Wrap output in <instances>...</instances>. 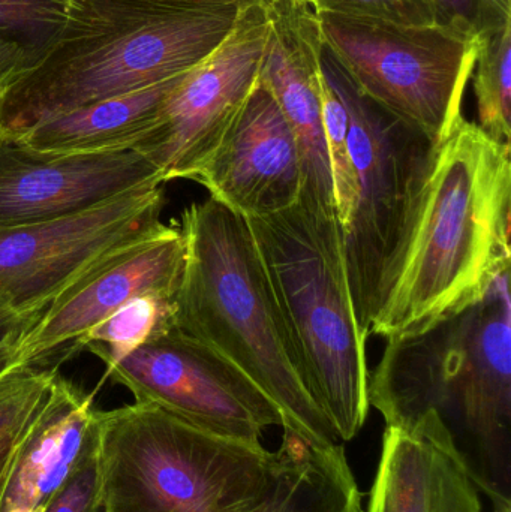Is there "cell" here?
Wrapping results in <instances>:
<instances>
[{"label": "cell", "mask_w": 511, "mask_h": 512, "mask_svg": "<svg viewBox=\"0 0 511 512\" xmlns=\"http://www.w3.org/2000/svg\"><path fill=\"white\" fill-rule=\"evenodd\" d=\"M369 403L386 426L437 412L479 489L494 505L510 502V268L467 306L387 340Z\"/></svg>", "instance_id": "1"}, {"label": "cell", "mask_w": 511, "mask_h": 512, "mask_svg": "<svg viewBox=\"0 0 511 512\" xmlns=\"http://www.w3.org/2000/svg\"><path fill=\"white\" fill-rule=\"evenodd\" d=\"M182 279L174 297L176 327L242 370L273 400L282 429L318 448L338 438L309 396L299 357L245 218L213 198L183 210Z\"/></svg>", "instance_id": "2"}, {"label": "cell", "mask_w": 511, "mask_h": 512, "mask_svg": "<svg viewBox=\"0 0 511 512\" xmlns=\"http://www.w3.org/2000/svg\"><path fill=\"white\" fill-rule=\"evenodd\" d=\"M246 3L173 11L81 0L44 57L0 90V137L191 71L227 39Z\"/></svg>", "instance_id": "3"}, {"label": "cell", "mask_w": 511, "mask_h": 512, "mask_svg": "<svg viewBox=\"0 0 511 512\" xmlns=\"http://www.w3.org/2000/svg\"><path fill=\"white\" fill-rule=\"evenodd\" d=\"M511 146L459 117L441 141L419 227L371 336H408L510 268Z\"/></svg>", "instance_id": "4"}, {"label": "cell", "mask_w": 511, "mask_h": 512, "mask_svg": "<svg viewBox=\"0 0 511 512\" xmlns=\"http://www.w3.org/2000/svg\"><path fill=\"white\" fill-rule=\"evenodd\" d=\"M279 312L299 357L309 396L338 441L368 418L366 340L354 312L338 215L297 201L275 215L246 219Z\"/></svg>", "instance_id": "5"}, {"label": "cell", "mask_w": 511, "mask_h": 512, "mask_svg": "<svg viewBox=\"0 0 511 512\" xmlns=\"http://www.w3.org/2000/svg\"><path fill=\"white\" fill-rule=\"evenodd\" d=\"M321 66L347 110L357 192L342 234L357 324L369 337L422 219L440 144L360 92L326 45Z\"/></svg>", "instance_id": "6"}, {"label": "cell", "mask_w": 511, "mask_h": 512, "mask_svg": "<svg viewBox=\"0 0 511 512\" xmlns=\"http://www.w3.org/2000/svg\"><path fill=\"white\" fill-rule=\"evenodd\" d=\"M101 512H240L257 499L273 453L200 429L158 406L99 411Z\"/></svg>", "instance_id": "7"}, {"label": "cell", "mask_w": 511, "mask_h": 512, "mask_svg": "<svg viewBox=\"0 0 511 512\" xmlns=\"http://www.w3.org/2000/svg\"><path fill=\"white\" fill-rule=\"evenodd\" d=\"M318 17L324 45L360 92L441 144L462 117L479 41L441 24Z\"/></svg>", "instance_id": "8"}, {"label": "cell", "mask_w": 511, "mask_h": 512, "mask_svg": "<svg viewBox=\"0 0 511 512\" xmlns=\"http://www.w3.org/2000/svg\"><path fill=\"white\" fill-rule=\"evenodd\" d=\"M164 204V186H147L68 218L0 227V301L20 313L47 309L108 256L159 230Z\"/></svg>", "instance_id": "9"}, {"label": "cell", "mask_w": 511, "mask_h": 512, "mask_svg": "<svg viewBox=\"0 0 511 512\" xmlns=\"http://www.w3.org/2000/svg\"><path fill=\"white\" fill-rule=\"evenodd\" d=\"M107 376L135 402L227 438L261 442L267 427L284 426L278 406L242 370L177 327L107 367Z\"/></svg>", "instance_id": "10"}, {"label": "cell", "mask_w": 511, "mask_h": 512, "mask_svg": "<svg viewBox=\"0 0 511 512\" xmlns=\"http://www.w3.org/2000/svg\"><path fill=\"white\" fill-rule=\"evenodd\" d=\"M267 36L266 0H251L227 39L168 93L158 125L134 149L162 183L194 179L215 152L257 83Z\"/></svg>", "instance_id": "11"}, {"label": "cell", "mask_w": 511, "mask_h": 512, "mask_svg": "<svg viewBox=\"0 0 511 512\" xmlns=\"http://www.w3.org/2000/svg\"><path fill=\"white\" fill-rule=\"evenodd\" d=\"M164 185L138 150L57 155L0 137V227L41 224Z\"/></svg>", "instance_id": "12"}, {"label": "cell", "mask_w": 511, "mask_h": 512, "mask_svg": "<svg viewBox=\"0 0 511 512\" xmlns=\"http://www.w3.org/2000/svg\"><path fill=\"white\" fill-rule=\"evenodd\" d=\"M185 264L179 224L129 243L87 271L62 292L18 345L21 366L47 363L50 355L71 345L90 328L140 295L176 297Z\"/></svg>", "instance_id": "13"}, {"label": "cell", "mask_w": 511, "mask_h": 512, "mask_svg": "<svg viewBox=\"0 0 511 512\" xmlns=\"http://www.w3.org/2000/svg\"><path fill=\"white\" fill-rule=\"evenodd\" d=\"M269 36L258 80L290 123L302 158L299 203L338 215L321 104L324 41L320 17L306 0H266Z\"/></svg>", "instance_id": "14"}, {"label": "cell", "mask_w": 511, "mask_h": 512, "mask_svg": "<svg viewBox=\"0 0 511 512\" xmlns=\"http://www.w3.org/2000/svg\"><path fill=\"white\" fill-rule=\"evenodd\" d=\"M192 180L245 219L275 215L299 201V144L278 102L258 78L236 122Z\"/></svg>", "instance_id": "15"}, {"label": "cell", "mask_w": 511, "mask_h": 512, "mask_svg": "<svg viewBox=\"0 0 511 512\" xmlns=\"http://www.w3.org/2000/svg\"><path fill=\"white\" fill-rule=\"evenodd\" d=\"M480 492L437 412L386 426L368 512H482Z\"/></svg>", "instance_id": "16"}, {"label": "cell", "mask_w": 511, "mask_h": 512, "mask_svg": "<svg viewBox=\"0 0 511 512\" xmlns=\"http://www.w3.org/2000/svg\"><path fill=\"white\" fill-rule=\"evenodd\" d=\"M99 411L92 394L57 373L44 402L18 439L0 512H42L96 450Z\"/></svg>", "instance_id": "17"}, {"label": "cell", "mask_w": 511, "mask_h": 512, "mask_svg": "<svg viewBox=\"0 0 511 512\" xmlns=\"http://www.w3.org/2000/svg\"><path fill=\"white\" fill-rule=\"evenodd\" d=\"M182 75L51 117L15 140L57 155L135 149L158 125L165 98Z\"/></svg>", "instance_id": "18"}, {"label": "cell", "mask_w": 511, "mask_h": 512, "mask_svg": "<svg viewBox=\"0 0 511 512\" xmlns=\"http://www.w3.org/2000/svg\"><path fill=\"white\" fill-rule=\"evenodd\" d=\"M240 512H363L342 445L318 448L284 429L260 495Z\"/></svg>", "instance_id": "19"}, {"label": "cell", "mask_w": 511, "mask_h": 512, "mask_svg": "<svg viewBox=\"0 0 511 512\" xmlns=\"http://www.w3.org/2000/svg\"><path fill=\"white\" fill-rule=\"evenodd\" d=\"M81 0H0V90L35 66Z\"/></svg>", "instance_id": "20"}, {"label": "cell", "mask_w": 511, "mask_h": 512, "mask_svg": "<svg viewBox=\"0 0 511 512\" xmlns=\"http://www.w3.org/2000/svg\"><path fill=\"white\" fill-rule=\"evenodd\" d=\"M173 327H176L174 297L140 295L90 328L74 346L98 357L107 369Z\"/></svg>", "instance_id": "21"}, {"label": "cell", "mask_w": 511, "mask_h": 512, "mask_svg": "<svg viewBox=\"0 0 511 512\" xmlns=\"http://www.w3.org/2000/svg\"><path fill=\"white\" fill-rule=\"evenodd\" d=\"M479 128L511 146V24L479 42L473 72Z\"/></svg>", "instance_id": "22"}, {"label": "cell", "mask_w": 511, "mask_h": 512, "mask_svg": "<svg viewBox=\"0 0 511 512\" xmlns=\"http://www.w3.org/2000/svg\"><path fill=\"white\" fill-rule=\"evenodd\" d=\"M321 104L327 156L332 173L336 212L342 228L350 221L356 200L357 183L348 144V116L344 104L327 78H321Z\"/></svg>", "instance_id": "23"}, {"label": "cell", "mask_w": 511, "mask_h": 512, "mask_svg": "<svg viewBox=\"0 0 511 512\" xmlns=\"http://www.w3.org/2000/svg\"><path fill=\"white\" fill-rule=\"evenodd\" d=\"M56 375L54 367L27 364L0 376V442L26 430Z\"/></svg>", "instance_id": "24"}, {"label": "cell", "mask_w": 511, "mask_h": 512, "mask_svg": "<svg viewBox=\"0 0 511 512\" xmlns=\"http://www.w3.org/2000/svg\"><path fill=\"white\" fill-rule=\"evenodd\" d=\"M317 14L341 15L396 26L437 24L432 0H308Z\"/></svg>", "instance_id": "25"}, {"label": "cell", "mask_w": 511, "mask_h": 512, "mask_svg": "<svg viewBox=\"0 0 511 512\" xmlns=\"http://www.w3.org/2000/svg\"><path fill=\"white\" fill-rule=\"evenodd\" d=\"M437 24L461 30L477 41L511 24V0H432Z\"/></svg>", "instance_id": "26"}, {"label": "cell", "mask_w": 511, "mask_h": 512, "mask_svg": "<svg viewBox=\"0 0 511 512\" xmlns=\"http://www.w3.org/2000/svg\"><path fill=\"white\" fill-rule=\"evenodd\" d=\"M42 512H101L98 447L78 466Z\"/></svg>", "instance_id": "27"}, {"label": "cell", "mask_w": 511, "mask_h": 512, "mask_svg": "<svg viewBox=\"0 0 511 512\" xmlns=\"http://www.w3.org/2000/svg\"><path fill=\"white\" fill-rule=\"evenodd\" d=\"M44 312L45 310L32 313L15 312L0 301V349L11 343L21 342Z\"/></svg>", "instance_id": "28"}, {"label": "cell", "mask_w": 511, "mask_h": 512, "mask_svg": "<svg viewBox=\"0 0 511 512\" xmlns=\"http://www.w3.org/2000/svg\"><path fill=\"white\" fill-rule=\"evenodd\" d=\"M135 2L173 9V11H210V9L240 5V3L251 2V0H135Z\"/></svg>", "instance_id": "29"}, {"label": "cell", "mask_w": 511, "mask_h": 512, "mask_svg": "<svg viewBox=\"0 0 511 512\" xmlns=\"http://www.w3.org/2000/svg\"><path fill=\"white\" fill-rule=\"evenodd\" d=\"M21 435L0 442V490H2L3 483H5L6 474H8L9 466H11L12 456H14L15 447H17V442Z\"/></svg>", "instance_id": "30"}, {"label": "cell", "mask_w": 511, "mask_h": 512, "mask_svg": "<svg viewBox=\"0 0 511 512\" xmlns=\"http://www.w3.org/2000/svg\"><path fill=\"white\" fill-rule=\"evenodd\" d=\"M18 345H20V342L11 343V345L0 349V376L14 369V367L21 366L20 361H18Z\"/></svg>", "instance_id": "31"}, {"label": "cell", "mask_w": 511, "mask_h": 512, "mask_svg": "<svg viewBox=\"0 0 511 512\" xmlns=\"http://www.w3.org/2000/svg\"><path fill=\"white\" fill-rule=\"evenodd\" d=\"M492 512H511L510 502H503V504L494 505V511Z\"/></svg>", "instance_id": "32"}, {"label": "cell", "mask_w": 511, "mask_h": 512, "mask_svg": "<svg viewBox=\"0 0 511 512\" xmlns=\"http://www.w3.org/2000/svg\"><path fill=\"white\" fill-rule=\"evenodd\" d=\"M306 2H308V0H306Z\"/></svg>", "instance_id": "33"}]
</instances>
